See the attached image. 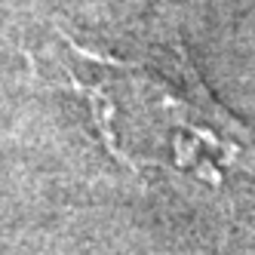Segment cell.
<instances>
[{
    "label": "cell",
    "mask_w": 255,
    "mask_h": 255,
    "mask_svg": "<svg viewBox=\"0 0 255 255\" xmlns=\"http://www.w3.org/2000/svg\"><path fill=\"white\" fill-rule=\"evenodd\" d=\"M65 46V80L120 163L135 172H188L206 185L255 181L249 129L215 102L178 46L163 59H120L68 37Z\"/></svg>",
    "instance_id": "cell-1"
}]
</instances>
